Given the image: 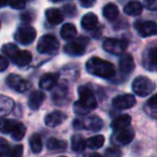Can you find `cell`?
Listing matches in <instances>:
<instances>
[{"label":"cell","mask_w":157,"mask_h":157,"mask_svg":"<svg viewBox=\"0 0 157 157\" xmlns=\"http://www.w3.org/2000/svg\"><path fill=\"white\" fill-rule=\"evenodd\" d=\"M31 59H33V55L29 51H18L17 54L12 60L18 67H25V66L30 63Z\"/></svg>","instance_id":"603a6c76"},{"label":"cell","mask_w":157,"mask_h":157,"mask_svg":"<svg viewBox=\"0 0 157 157\" xmlns=\"http://www.w3.org/2000/svg\"><path fill=\"white\" fill-rule=\"evenodd\" d=\"M118 67H120L122 73L126 74V75L130 74L135 69V61H133L132 56L128 53H124L118 61Z\"/></svg>","instance_id":"9a60e30c"},{"label":"cell","mask_w":157,"mask_h":157,"mask_svg":"<svg viewBox=\"0 0 157 157\" xmlns=\"http://www.w3.org/2000/svg\"><path fill=\"white\" fill-rule=\"evenodd\" d=\"M14 108V101L11 98L0 95V118L11 113Z\"/></svg>","instance_id":"7402d4cb"},{"label":"cell","mask_w":157,"mask_h":157,"mask_svg":"<svg viewBox=\"0 0 157 157\" xmlns=\"http://www.w3.org/2000/svg\"><path fill=\"white\" fill-rule=\"evenodd\" d=\"M45 99V95L41 90H33L28 98V107L31 110H38L43 103Z\"/></svg>","instance_id":"ac0fdd59"},{"label":"cell","mask_w":157,"mask_h":157,"mask_svg":"<svg viewBox=\"0 0 157 157\" xmlns=\"http://www.w3.org/2000/svg\"><path fill=\"white\" fill-rule=\"evenodd\" d=\"M7 84L11 90H15L17 93H25L29 90L30 84L27 80L23 78L22 76L17 74H10L7 78Z\"/></svg>","instance_id":"8fae6325"},{"label":"cell","mask_w":157,"mask_h":157,"mask_svg":"<svg viewBox=\"0 0 157 157\" xmlns=\"http://www.w3.org/2000/svg\"><path fill=\"white\" fill-rule=\"evenodd\" d=\"M46 147L50 151L63 152L67 148V142L65 140L57 139V138H50L46 142Z\"/></svg>","instance_id":"d4e9b609"},{"label":"cell","mask_w":157,"mask_h":157,"mask_svg":"<svg viewBox=\"0 0 157 157\" xmlns=\"http://www.w3.org/2000/svg\"><path fill=\"white\" fill-rule=\"evenodd\" d=\"M8 66H9V61H8L7 57L0 55V72H3L7 70Z\"/></svg>","instance_id":"f35d334b"},{"label":"cell","mask_w":157,"mask_h":157,"mask_svg":"<svg viewBox=\"0 0 157 157\" xmlns=\"http://www.w3.org/2000/svg\"><path fill=\"white\" fill-rule=\"evenodd\" d=\"M68 95V90L65 86H60L56 92L53 94V100L57 103V105H63V102L66 100L65 97Z\"/></svg>","instance_id":"d6a6232c"},{"label":"cell","mask_w":157,"mask_h":157,"mask_svg":"<svg viewBox=\"0 0 157 157\" xmlns=\"http://www.w3.org/2000/svg\"><path fill=\"white\" fill-rule=\"evenodd\" d=\"M143 65L147 70H157V45L151 46L145 51L143 55Z\"/></svg>","instance_id":"5bb4252c"},{"label":"cell","mask_w":157,"mask_h":157,"mask_svg":"<svg viewBox=\"0 0 157 157\" xmlns=\"http://www.w3.org/2000/svg\"><path fill=\"white\" fill-rule=\"evenodd\" d=\"M73 127L75 129H86L90 131H99L102 129L103 122L99 116L90 115L84 118H76L73 122Z\"/></svg>","instance_id":"5b68a950"},{"label":"cell","mask_w":157,"mask_h":157,"mask_svg":"<svg viewBox=\"0 0 157 157\" xmlns=\"http://www.w3.org/2000/svg\"><path fill=\"white\" fill-rule=\"evenodd\" d=\"M128 46V42L124 39H115V38H108L103 41L102 48L108 53L113 55H121Z\"/></svg>","instance_id":"9c48e42d"},{"label":"cell","mask_w":157,"mask_h":157,"mask_svg":"<svg viewBox=\"0 0 157 157\" xmlns=\"http://www.w3.org/2000/svg\"><path fill=\"white\" fill-rule=\"evenodd\" d=\"M123 153L120 148L115 147V146H111L108 147L105 152V157H122Z\"/></svg>","instance_id":"e575fe53"},{"label":"cell","mask_w":157,"mask_h":157,"mask_svg":"<svg viewBox=\"0 0 157 157\" xmlns=\"http://www.w3.org/2000/svg\"><path fill=\"white\" fill-rule=\"evenodd\" d=\"M9 3V0H0V8L5 7Z\"/></svg>","instance_id":"7bdbcfd3"},{"label":"cell","mask_w":157,"mask_h":157,"mask_svg":"<svg viewBox=\"0 0 157 157\" xmlns=\"http://www.w3.org/2000/svg\"><path fill=\"white\" fill-rule=\"evenodd\" d=\"M78 93L80 99L74 102V112L80 116L87 115L92 110L96 109L97 105H98L96 96H95L93 90L88 85H81L78 88Z\"/></svg>","instance_id":"6da1fadb"},{"label":"cell","mask_w":157,"mask_h":157,"mask_svg":"<svg viewBox=\"0 0 157 157\" xmlns=\"http://www.w3.org/2000/svg\"><path fill=\"white\" fill-rule=\"evenodd\" d=\"M133 93L140 97H146L151 95L155 90V84L151 78L146 76H137L132 81L131 85Z\"/></svg>","instance_id":"277c9868"},{"label":"cell","mask_w":157,"mask_h":157,"mask_svg":"<svg viewBox=\"0 0 157 157\" xmlns=\"http://www.w3.org/2000/svg\"><path fill=\"white\" fill-rule=\"evenodd\" d=\"M86 70L88 73L102 78H111L115 74V67L110 61L99 57H92L86 61Z\"/></svg>","instance_id":"7a4b0ae2"},{"label":"cell","mask_w":157,"mask_h":157,"mask_svg":"<svg viewBox=\"0 0 157 157\" xmlns=\"http://www.w3.org/2000/svg\"><path fill=\"white\" fill-rule=\"evenodd\" d=\"M27 0H9V5L11 8L16 10H22L26 7Z\"/></svg>","instance_id":"d590c367"},{"label":"cell","mask_w":157,"mask_h":157,"mask_svg":"<svg viewBox=\"0 0 157 157\" xmlns=\"http://www.w3.org/2000/svg\"><path fill=\"white\" fill-rule=\"evenodd\" d=\"M130 123H131V117L129 115H127V114H124V115H120L115 120H113L111 127L114 131H118L129 127L130 126Z\"/></svg>","instance_id":"cb8c5ba5"},{"label":"cell","mask_w":157,"mask_h":157,"mask_svg":"<svg viewBox=\"0 0 157 157\" xmlns=\"http://www.w3.org/2000/svg\"><path fill=\"white\" fill-rule=\"evenodd\" d=\"M118 13L120 11H118L117 6L114 3H108L103 7L102 14L108 21H114L118 16Z\"/></svg>","instance_id":"f1b7e54d"},{"label":"cell","mask_w":157,"mask_h":157,"mask_svg":"<svg viewBox=\"0 0 157 157\" xmlns=\"http://www.w3.org/2000/svg\"><path fill=\"white\" fill-rule=\"evenodd\" d=\"M22 20L26 21V22H30V21L33 20V15H31L30 12H26V13L22 14Z\"/></svg>","instance_id":"b9f144b4"},{"label":"cell","mask_w":157,"mask_h":157,"mask_svg":"<svg viewBox=\"0 0 157 157\" xmlns=\"http://www.w3.org/2000/svg\"><path fill=\"white\" fill-rule=\"evenodd\" d=\"M52 2H59V1H61V0H51Z\"/></svg>","instance_id":"f6af8a7d"},{"label":"cell","mask_w":157,"mask_h":157,"mask_svg":"<svg viewBox=\"0 0 157 157\" xmlns=\"http://www.w3.org/2000/svg\"><path fill=\"white\" fill-rule=\"evenodd\" d=\"M112 105L114 108L118 110H126L130 109L136 105V98L131 94H124L118 95L112 100Z\"/></svg>","instance_id":"4fadbf2b"},{"label":"cell","mask_w":157,"mask_h":157,"mask_svg":"<svg viewBox=\"0 0 157 157\" xmlns=\"http://www.w3.org/2000/svg\"><path fill=\"white\" fill-rule=\"evenodd\" d=\"M78 2L83 8H92L96 3V0H78Z\"/></svg>","instance_id":"60d3db41"},{"label":"cell","mask_w":157,"mask_h":157,"mask_svg":"<svg viewBox=\"0 0 157 157\" xmlns=\"http://www.w3.org/2000/svg\"><path fill=\"white\" fill-rule=\"evenodd\" d=\"M67 118V115H66L63 112L61 111H53L51 113H48V115L45 116V125L48 127H56L58 125L63 124V122Z\"/></svg>","instance_id":"2e32d148"},{"label":"cell","mask_w":157,"mask_h":157,"mask_svg":"<svg viewBox=\"0 0 157 157\" xmlns=\"http://www.w3.org/2000/svg\"><path fill=\"white\" fill-rule=\"evenodd\" d=\"M59 48V42L53 35H44L40 38L37 44V50L40 54L52 55Z\"/></svg>","instance_id":"8992f818"},{"label":"cell","mask_w":157,"mask_h":157,"mask_svg":"<svg viewBox=\"0 0 157 157\" xmlns=\"http://www.w3.org/2000/svg\"><path fill=\"white\" fill-rule=\"evenodd\" d=\"M76 33V28L73 24L71 23H67V24H63V27L60 29V36L63 40H67V41H70V40H73L75 38Z\"/></svg>","instance_id":"484cf974"},{"label":"cell","mask_w":157,"mask_h":157,"mask_svg":"<svg viewBox=\"0 0 157 157\" xmlns=\"http://www.w3.org/2000/svg\"><path fill=\"white\" fill-rule=\"evenodd\" d=\"M60 157H65V156H60Z\"/></svg>","instance_id":"bcb514c9"},{"label":"cell","mask_w":157,"mask_h":157,"mask_svg":"<svg viewBox=\"0 0 157 157\" xmlns=\"http://www.w3.org/2000/svg\"><path fill=\"white\" fill-rule=\"evenodd\" d=\"M103 144H105V137L101 135L94 136L86 140V147L90 148V150H98V148L102 147Z\"/></svg>","instance_id":"f546056e"},{"label":"cell","mask_w":157,"mask_h":157,"mask_svg":"<svg viewBox=\"0 0 157 157\" xmlns=\"http://www.w3.org/2000/svg\"><path fill=\"white\" fill-rule=\"evenodd\" d=\"M135 29L142 38L157 36V23L152 21H138L135 23Z\"/></svg>","instance_id":"30bf717a"},{"label":"cell","mask_w":157,"mask_h":157,"mask_svg":"<svg viewBox=\"0 0 157 157\" xmlns=\"http://www.w3.org/2000/svg\"><path fill=\"white\" fill-rule=\"evenodd\" d=\"M36 36H37V33L33 27H31L30 25H22L15 31L14 39L16 42L23 45H28L35 41Z\"/></svg>","instance_id":"52a82bcc"},{"label":"cell","mask_w":157,"mask_h":157,"mask_svg":"<svg viewBox=\"0 0 157 157\" xmlns=\"http://www.w3.org/2000/svg\"><path fill=\"white\" fill-rule=\"evenodd\" d=\"M58 74L57 73H45L41 76L39 81V86L41 90H50L57 84L58 81Z\"/></svg>","instance_id":"e0dca14e"},{"label":"cell","mask_w":157,"mask_h":157,"mask_svg":"<svg viewBox=\"0 0 157 157\" xmlns=\"http://www.w3.org/2000/svg\"><path fill=\"white\" fill-rule=\"evenodd\" d=\"M142 10H143V6L140 1L131 0L124 7V13H126L127 15L138 16L142 13Z\"/></svg>","instance_id":"44dd1931"},{"label":"cell","mask_w":157,"mask_h":157,"mask_svg":"<svg viewBox=\"0 0 157 157\" xmlns=\"http://www.w3.org/2000/svg\"><path fill=\"white\" fill-rule=\"evenodd\" d=\"M0 132L9 133L15 141H20L26 133V127L24 124L15 120H0Z\"/></svg>","instance_id":"3957f363"},{"label":"cell","mask_w":157,"mask_h":157,"mask_svg":"<svg viewBox=\"0 0 157 157\" xmlns=\"http://www.w3.org/2000/svg\"><path fill=\"white\" fill-rule=\"evenodd\" d=\"M23 145L22 144H18V145H15L10 152L9 157H22L23 156Z\"/></svg>","instance_id":"8d00e7d4"},{"label":"cell","mask_w":157,"mask_h":157,"mask_svg":"<svg viewBox=\"0 0 157 157\" xmlns=\"http://www.w3.org/2000/svg\"><path fill=\"white\" fill-rule=\"evenodd\" d=\"M29 145H30V148L35 154H38L42 151V139L41 136L38 135V133H33V136L29 139Z\"/></svg>","instance_id":"4dcf8cb0"},{"label":"cell","mask_w":157,"mask_h":157,"mask_svg":"<svg viewBox=\"0 0 157 157\" xmlns=\"http://www.w3.org/2000/svg\"><path fill=\"white\" fill-rule=\"evenodd\" d=\"M82 28L86 31H92L98 26V17L95 13H87L81 20Z\"/></svg>","instance_id":"d6986e66"},{"label":"cell","mask_w":157,"mask_h":157,"mask_svg":"<svg viewBox=\"0 0 157 157\" xmlns=\"http://www.w3.org/2000/svg\"><path fill=\"white\" fill-rule=\"evenodd\" d=\"M71 147L75 153H81L86 147V140L81 135H74L71 138Z\"/></svg>","instance_id":"83f0119b"},{"label":"cell","mask_w":157,"mask_h":157,"mask_svg":"<svg viewBox=\"0 0 157 157\" xmlns=\"http://www.w3.org/2000/svg\"><path fill=\"white\" fill-rule=\"evenodd\" d=\"M1 51H2V53L8 57V58L13 59L20 50H18V48L16 46V44H14V43H7V44H5V45H2V48H1Z\"/></svg>","instance_id":"1f68e13d"},{"label":"cell","mask_w":157,"mask_h":157,"mask_svg":"<svg viewBox=\"0 0 157 157\" xmlns=\"http://www.w3.org/2000/svg\"><path fill=\"white\" fill-rule=\"evenodd\" d=\"M144 111L150 117L157 120V95L152 96L144 105Z\"/></svg>","instance_id":"4316f807"},{"label":"cell","mask_w":157,"mask_h":157,"mask_svg":"<svg viewBox=\"0 0 157 157\" xmlns=\"http://www.w3.org/2000/svg\"><path fill=\"white\" fill-rule=\"evenodd\" d=\"M88 44V39L84 37H78L72 41L68 42L65 45V53L70 56H81L85 53L86 46Z\"/></svg>","instance_id":"ba28073f"},{"label":"cell","mask_w":157,"mask_h":157,"mask_svg":"<svg viewBox=\"0 0 157 157\" xmlns=\"http://www.w3.org/2000/svg\"><path fill=\"white\" fill-rule=\"evenodd\" d=\"M133 138H135V131L129 126L122 130L115 131L112 136V142L117 145H127L132 141Z\"/></svg>","instance_id":"7c38bea8"},{"label":"cell","mask_w":157,"mask_h":157,"mask_svg":"<svg viewBox=\"0 0 157 157\" xmlns=\"http://www.w3.org/2000/svg\"><path fill=\"white\" fill-rule=\"evenodd\" d=\"M45 16L46 20L50 24L52 25H58L61 24L63 21V14L60 10L55 9V8H51V9H48L45 11Z\"/></svg>","instance_id":"ffe728a7"},{"label":"cell","mask_w":157,"mask_h":157,"mask_svg":"<svg viewBox=\"0 0 157 157\" xmlns=\"http://www.w3.org/2000/svg\"><path fill=\"white\" fill-rule=\"evenodd\" d=\"M143 6L150 11H157V0H143Z\"/></svg>","instance_id":"74e56055"},{"label":"cell","mask_w":157,"mask_h":157,"mask_svg":"<svg viewBox=\"0 0 157 157\" xmlns=\"http://www.w3.org/2000/svg\"><path fill=\"white\" fill-rule=\"evenodd\" d=\"M86 157H101V155L97 154V153H92V154L86 155Z\"/></svg>","instance_id":"ee69618b"},{"label":"cell","mask_w":157,"mask_h":157,"mask_svg":"<svg viewBox=\"0 0 157 157\" xmlns=\"http://www.w3.org/2000/svg\"><path fill=\"white\" fill-rule=\"evenodd\" d=\"M11 148H10V144L3 138H0V157H9Z\"/></svg>","instance_id":"836d02e7"},{"label":"cell","mask_w":157,"mask_h":157,"mask_svg":"<svg viewBox=\"0 0 157 157\" xmlns=\"http://www.w3.org/2000/svg\"><path fill=\"white\" fill-rule=\"evenodd\" d=\"M63 11L69 16H73L74 14L76 13V10L74 6H65V7H63Z\"/></svg>","instance_id":"ab89813d"}]
</instances>
